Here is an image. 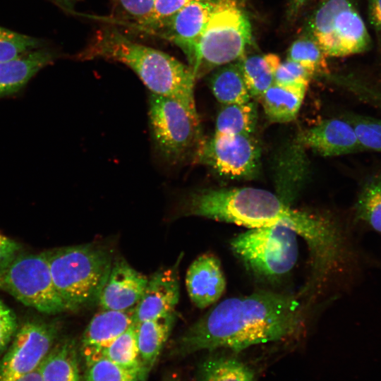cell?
<instances>
[{
	"mask_svg": "<svg viewBox=\"0 0 381 381\" xmlns=\"http://www.w3.org/2000/svg\"><path fill=\"white\" fill-rule=\"evenodd\" d=\"M305 306L295 296L268 291L226 298L181 336L178 350L188 354L225 348L234 351L294 337L305 327Z\"/></svg>",
	"mask_w": 381,
	"mask_h": 381,
	"instance_id": "cell-1",
	"label": "cell"
},
{
	"mask_svg": "<svg viewBox=\"0 0 381 381\" xmlns=\"http://www.w3.org/2000/svg\"><path fill=\"white\" fill-rule=\"evenodd\" d=\"M77 57L104 59L131 68L151 93L176 99L197 111L190 68L160 50L139 44L114 28L99 30Z\"/></svg>",
	"mask_w": 381,
	"mask_h": 381,
	"instance_id": "cell-2",
	"label": "cell"
},
{
	"mask_svg": "<svg viewBox=\"0 0 381 381\" xmlns=\"http://www.w3.org/2000/svg\"><path fill=\"white\" fill-rule=\"evenodd\" d=\"M42 253L55 289L69 310L98 301L113 264L106 248L88 243Z\"/></svg>",
	"mask_w": 381,
	"mask_h": 381,
	"instance_id": "cell-3",
	"label": "cell"
},
{
	"mask_svg": "<svg viewBox=\"0 0 381 381\" xmlns=\"http://www.w3.org/2000/svg\"><path fill=\"white\" fill-rule=\"evenodd\" d=\"M210 17L191 70L198 78L238 60L252 43V28L243 0H211Z\"/></svg>",
	"mask_w": 381,
	"mask_h": 381,
	"instance_id": "cell-4",
	"label": "cell"
},
{
	"mask_svg": "<svg viewBox=\"0 0 381 381\" xmlns=\"http://www.w3.org/2000/svg\"><path fill=\"white\" fill-rule=\"evenodd\" d=\"M298 234L284 226L250 228L230 241L234 254L248 271L265 280L286 276L298 257Z\"/></svg>",
	"mask_w": 381,
	"mask_h": 381,
	"instance_id": "cell-5",
	"label": "cell"
},
{
	"mask_svg": "<svg viewBox=\"0 0 381 381\" xmlns=\"http://www.w3.org/2000/svg\"><path fill=\"white\" fill-rule=\"evenodd\" d=\"M149 121L155 145L170 164L195 159L203 142L197 111L155 94L149 99Z\"/></svg>",
	"mask_w": 381,
	"mask_h": 381,
	"instance_id": "cell-6",
	"label": "cell"
},
{
	"mask_svg": "<svg viewBox=\"0 0 381 381\" xmlns=\"http://www.w3.org/2000/svg\"><path fill=\"white\" fill-rule=\"evenodd\" d=\"M310 36L327 56H346L367 51L371 40L351 0H327L310 21Z\"/></svg>",
	"mask_w": 381,
	"mask_h": 381,
	"instance_id": "cell-7",
	"label": "cell"
},
{
	"mask_svg": "<svg viewBox=\"0 0 381 381\" xmlns=\"http://www.w3.org/2000/svg\"><path fill=\"white\" fill-rule=\"evenodd\" d=\"M0 290L25 306L48 315L69 310L54 285L43 253L18 254L0 268Z\"/></svg>",
	"mask_w": 381,
	"mask_h": 381,
	"instance_id": "cell-8",
	"label": "cell"
},
{
	"mask_svg": "<svg viewBox=\"0 0 381 381\" xmlns=\"http://www.w3.org/2000/svg\"><path fill=\"white\" fill-rule=\"evenodd\" d=\"M60 329L57 321L32 320L22 325L0 361V381H16L37 369L56 343Z\"/></svg>",
	"mask_w": 381,
	"mask_h": 381,
	"instance_id": "cell-9",
	"label": "cell"
},
{
	"mask_svg": "<svg viewBox=\"0 0 381 381\" xmlns=\"http://www.w3.org/2000/svg\"><path fill=\"white\" fill-rule=\"evenodd\" d=\"M260 148L252 135H214L203 140L195 161L229 179H250L259 169Z\"/></svg>",
	"mask_w": 381,
	"mask_h": 381,
	"instance_id": "cell-10",
	"label": "cell"
},
{
	"mask_svg": "<svg viewBox=\"0 0 381 381\" xmlns=\"http://www.w3.org/2000/svg\"><path fill=\"white\" fill-rule=\"evenodd\" d=\"M296 141L324 157L364 152L353 126L344 119L324 120L301 133Z\"/></svg>",
	"mask_w": 381,
	"mask_h": 381,
	"instance_id": "cell-11",
	"label": "cell"
},
{
	"mask_svg": "<svg viewBox=\"0 0 381 381\" xmlns=\"http://www.w3.org/2000/svg\"><path fill=\"white\" fill-rule=\"evenodd\" d=\"M211 8V0L192 1L176 13L162 28L165 30L164 36L184 52L190 69L195 62L198 45Z\"/></svg>",
	"mask_w": 381,
	"mask_h": 381,
	"instance_id": "cell-12",
	"label": "cell"
},
{
	"mask_svg": "<svg viewBox=\"0 0 381 381\" xmlns=\"http://www.w3.org/2000/svg\"><path fill=\"white\" fill-rule=\"evenodd\" d=\"M148 278L125 260L112 264L98 302L102 310H126L140 301Z\"/></svg>",
	"mask_w": 381,
	"mask_h": 381,
	"instance_id": "cell-13",
	"label": "cell"
},
{
	"mask_svg": "<svg viewBox=\"0 0 381 381\" xmlns=\"http://www.w3.org/2000/svg\"><path fill=\"white\" fill-rule=\"evenodd\" d=\"M180 296L176 267L159 270L147 279L143 294L135 306L137 323L174 312Z\"/></svg>",
	"mask_w": 381,
	"mask_h": 381,
	"instance_id": "cell-14",
	"label": "cell"
},
{
	"mask_svg": "<svg viewBox=\"0 0 381 381\" xmlns=\"http://www.w3.org/2000/svg\"><path fill=\"white\" fill-rule=\"evenodd\" d=\"M226 279L219 258L204 253L195 258L186 275V286L193 303L204 309L215 303L226 289Z\"/></svg>",
	"mask_w": 381,
	"mask_h": 381,
	"instance_id": "cell-15",
	"label": "cell"
},
{
	"mask_svg": "<svg viewBox=\"0 0 381 381\" xmlns=\"http://www.w3.org/2000/svg\"><path fill=\"white\" fill-rule=\"evenodd\" d=\"M134 308L126 310H102L87 325L82 338L85 359L97 356L135 322Z\"/></svg>",
	"mask_w": 381,
	"mask_h": 381,
	"instance_id": "cell-16",
	"label": "cell"
},
{
	"mask_svg": "<svg viewBox=\"0 0 381 381\" xmlns=\"http://www.w3.org/2000/svg\"><path fill=\"white\" fill-rule=\"evenodd\" d=\"M350 219L355 229L381 235V169L369 172L361 179Z\"/></svg>",
	"mask_w": 381,
	"mask_h": 381,
	"instance_id": "cell-17",
	"label": "cell"
},
{
	"mask_svg": "<svg viewBox=\"0 0 381 381\" xmlns=\"http://www.w3.org/2000/svg\"><path fill=\"white\" fill-rule=\"evenodd\" d=\"M54 58L53 52L40 48L20 57L0 61V97L20 91Z\"/></svg>",
	"mask_w": 381,
	"mask_h": 381,
	"instance_id": "cell-18",
	"label": "cell"
},
{
	"mask_svg": "<svg viewBox=\"0 0 381 381\" xmlns=\"http://www.w3.org/2000/svg\"><path fill=\"white\" fill-rule=\"evenodd\" d=\"M40 370L43 381H80L75 340L67 338L55 343Z\"/></svg>",
	"mask_w": 381,
	"mask_h": 381,
	"instance_id": "cell-19",
	"label": "cell"
},
{
	"mask_svg": "<svg viewBox=\"0 0 381 381\" xmlns=\"http://www.w3.org/2000/svg\"><path fill=\"white\" fill-rule=\"evenodd\" d=\"M176 320L175 312L137 323L138 345L141 361L150 371L157 361Z\"/></svg>",
	"mask_w": 381,
	"mask_h": 381,
	"instance_id": "cell-20",
	"label": "cell"
},
{
	"mask_svg": "<svg viewBox=\"0 0 381 381\" xmlns=\"http://www.w3.org/2000/svg\"><path fill=\"white\" fill-rule=\"evenodd\" d=\"M250 97L260 99L274 83V73L281 61L274 54L246 56L238 60Z\"/></svg>",
	"mask_w": 381,
	"mask_h": 381,
	"instance_id": "cell-21",
	"label": "cell"
},
{
	"mask_svg": "<svg viewBox=\"0 0 381 381\" xmlns=\"http://www.w3.org/2000/svg\"><path fill=\"white\" fill-rule=\"evenodd\" d=\"M306 91V90L285 87L274 83L259 100L271 121L286 123L296 117Z\"/></svg>",
	"mask_w": 381,
	"mask_h": 381,
	"instance_id": "cell-22",
	"label": "cell"
},
{
	"mask_svg": "<svg viewBox=\"0 0 381 381\" xmlns=\"http://www.w3.org/2000/svg\"><path fill=\"white\" fill-rule=\"evenodd\" d=\"M220 67L210 80V86L215 98L222 104L250 101V95L238 61Z\"/></svg>",
	"mask_w": 381,
	"mask_h": 381,
	"instance_id": "cell-23",
	"label": "cell"
},
{
	"mask_svg": "<svg viewBox=\"0 0 381 381\" xmlns=\"http://www.w3.org/2000/svg\"><path fill=\"white\" fill-rule=\"evenodd\" d=\"M257 108L255 102L223 104L219 111L214 135H252L257 123Z\"/></svg>",
	"mask_w": 381,
	"mask_h": 381,
	"instance_id": "cell-24",
	"label": "cell"
},
{
	"mask_svg": "<svg viewBox=\"0 0 381 381\" xmlns=\"http://www.w3.org/2000/svg\"><path fill=\"white\" fill-rule=\"evenodd\" d=\"M199 381H256L253 370L232 357L212 356L206 359L199 371Z\"/></svg>",
	"mask_w": 381,
	"mask_h": 381,
	"instance_id": "cell-25",
	"label": "cell"
},
{
	"mask_svg": "<svg viewBox=\"0 0 381 381\" xmlns=\"http://www.w3.org/2000/svg\"><path fill=\"white\" fill-rule=\"evenodd\" d=\"M97 356H104L128 369L149 372L140 356L136 322L133 323L113 342L102 349Z\"/></svg>",
	"mask_w": 381,
	"mask_h": 381,
	"instance_id": "cell-26",
	"label": "cell"
},
{
	"mask_svg": "<svg viewBox=\"0 0 381 381\" xmlns=\"http://www.w3.org/2000/svg\"><path fill=\"white\" fill-rule=\"evenodd\" d=\"M85 360L83 381H145L148 373L124 368L102 356Z\"/></svg>",
	"mask_w": 381,
	"mask_h": 381,
	"instance_id": "cell-27",
	"label": "cell"
},
{
	"mask_svg": "<svg viewBox=\"0 0 381 381\" xmlns=\"http://www.w3.org/2000/svg\"><path fill=\"white\" fill-rule=\"evenodd\" d=\"M327 55L310 35L294 41L288 50L287 59L295 61L315 73H327Z\"/></svg>",
	"mask_w": 381,
	"mask_h": 381,
	"instance_id": "cell-28",
	"label": "cell"
},
{
	"mask_svg": "<svg viewBox=\"0 0 381 381\" xmlns=\"http://www.w3.org/2000/svg\"><path fill=\"white\" fill-rule=\"evenodd\" d=\"M344 119L353 126L364 151L381 152V119L354 113Z\"/></svg>",
	"mask_w": 381,
	"mask_h": 381,
	"instance_id": "cell-29",
	"label": "cell"
},
{
	"mask_svg": "<svg viewBox=\"0 0 381 381\" xmlns=\"http://www.w3.org/2000/svg\"><path fill=\"white\" fill-rule=\"evenodd\" d=\"M39 40L0 27V61L24 56L41 47Z\"/></svg>",
	"mask_w": 381,
	"mask_h": 381,
	"instance_id": "cell-30",
	"label": "cell"
},
{
	"mask_svg": "<svg viewBox=\"0 0 381 381\" xmlns=\"http://www.w3.org/2000/svg\"><path fill=\"white\" fill-rule=\"evenodd\" d=\"M313 75L301 64L286 59L277 67L274 83L285 87L307 90Z\"/></svg>",
	"mask_w": 381,
	"mask_h": 381,
	"instance_id": "cell-31",
	"label": "cell"
},
{
	"mask_svg": "<svg viewBox=\"0 0 381 381\" xmlns=\"http://www.w3.org/2000/svg\"><path fill=\"white\" fill-rule=\"evenodd\" d=\"M124 16L147 28L150 24L155 0H114Z\"/></svg>",
	"mask_w": 381,
	"mask_h": 381,
	"instance_id": "cell-32",
	"label": "cell"
},
{
	"mask_svg": "<svg viewBox=\"0 0 381 381\" xmlns=\"http://www.w3.org/2000/svg\"><path fill=\"white\" fill-rule=\"evenodd\" d=\"M194 1L197 0H155L153 13L147 28H164L176 13Z\"/></svg>",
	"mask_w": 381,
	"mask_h": 381,
	"instance_id": "cell-33",
	"label": "cell"
},
{
	"mask_svg": "<svg viewBox=\"0 0 381 381\" xmlns=\"http://www.w3.org/2000/svg\"><path fill=\"white\" fill-rule=\"evenodd\" d=\"M18 330L13 310L0 298V354L8 347Z\"/></svg>",
	"mask_w": 381,
	"mask_h": 381,
	"instance_id": "cell-34",
	"label": "cell"
},
{
	"mask_svg": "<svg viewBox=\"0 0 381 381\" xmlns=\"http://www.w3.org/2000/svg\"><path fill=\"white\" fill-rule=\"evenodd\" d=\"M20 250V246L16 241L0 234V268L10 263Z\"/></svg>",
	"mask_w": 381,
	"mask_h": 381,
	"instance_id": "cell-35",
	"label": "cell"
},
{
	"mask_svg": "<svg viewBox=\"0 0 381 381\" xmlns=\"http://www.w3.org/2000/svg\"><path fill=\"white\" fill-rule=\"evenodd\" d=\"M368 13L371 24L381 38V0H368Z\"/></svg>",
	"mask_w": 381,
	"mask_h": 381,
	"instance_id": "cell-36",
	"label": "cell"
},
{
	"mask_svg": "<svg viewBox=\"0 0 381 381\" xmlns=\"http://www.w3.org/2000/svg\"><path fill=\"white\" fill-rule=\"evenodd\" d=\"M311 1L313 0H290L289 4V16H295L306 4Z\"/></svg>",
	"mask_w": 381,
	"mask_h": 381,
	"instance_id": "cell-37",
	"label": "cell"
},
{
	"mask_svg": "<svg viewBox=\"0 0 381 381\" xmlns=\"http://www.w3.org/2000/svg\"><path fill=\"white\" fill-rule=\"evenodd\" d=\"M16 381H43L40 370V366L31 373L20 377Z\"/></svg>",
	"mask_w": 381,
	"mask_h": 381,
	"instance_id": "cell-38",
	"label": "cell"
},
{
	"mask_svg": "<svg viewBox=\"0 0 381 381\" xmlns=\"http://www.w3.org/2000/svg\"><path fill=\"white\" fill-rule=\"evenodd\" d=\"M56 1L61 3L63 6L68 8H71L73 7V6L74 5L75 2L77 0H56Z\"/></svg>",
	"mask_w": 381,
	"mask_h": 381,
	"instance_id": "cell-39",
	"label": "cell"
},
{
	"mask_svg": "<svg viewBox=\"0 0 381 381\" xmlns=\"http://www.w3.org/2000/svg\"><path fill=\"white\" fill-rule=\"evenodd\" d=\"M164 381H179V380L176 375H169L164 379Z\"/></svg>",
	"mask_w": 381,
	"mask_h": 381,
	"instance_id": "cell-40",
	"label": "cell"
}]
</instances>
